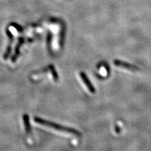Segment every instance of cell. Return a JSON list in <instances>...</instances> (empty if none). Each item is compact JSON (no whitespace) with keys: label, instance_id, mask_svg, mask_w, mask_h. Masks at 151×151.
Instances as JSON below:
<instances>
[{"label":"cell","instance_id":"6da1fadb","mask_svg":"<svg viewBox=\"0 0 151 151\" xmlns=\"http://www.w3.org/2000/svg\"><path fill=\"white\" fill-rule=\"evenodd\" d=\"M34 120L37 124L45 127L46 128L55 132V133L62 135L67 138L76 139L79 137L80 135H81L78 130L74 129L64 127L63 125L55 124V123L42 119L39 117H34Z\"/></svg>","mask_w":151,"mask_h":151},{"label":"cell","instance_id":"7a4b0ae2","mask_svg":"<svg viewBox=\"0 0 151 151\" xmlns=\"http://www.w3.org/2000/svg\"><path fill=\"white\" fill-rule=\"evenodd\" d=\"M31 79L33 81H39L45 78H49L52 81H57L58 80V74L54 65H49L47 68L41 69L39 71L35 72L31 75Z\"/></svg>","mask_w":151,"mask_h":151},{"label":"cell","instance_id":"3957f363","mask_svg":"<svg viewBox=\"0 0 151 151\" xmlns=\"http://www.w3.org/2000/svg\"><path fill=\"white\" fill-rule=\"evenodd\" d=\"M113 64H114L115 67L121 69L122 70H126V71H128L129 73H136L140 70V69L138 67H137V66L123 62V61L116 60L113 62Z\"/></svg>","mask_w":151,"mask_h":151},{"label":"cell","instance_id":"277c9868","mask_svg":"<svg viewBox=\"0 0 151 151\" xmlns=\"http://www.w3.org/2000/svg\"><path fill=\"white\" fill-rule=\"evenodd\" d=\"M79 78L81 79V81L83 84L85 88L86 89V90L91 94H94L96 93L95 88H94L93 85L89 81L88 78L87 77L86 74H85L84 73L81 72L79 73Z\"/></svg>","mask_w":151,"mask_h":151},{"label":"cell","instance_id":"5b68a950","mask_svg":"<svg viewBox=\"0 0 151 151\" xmlns=\"http://www.w3.org/2000/svg\"><path fill=\"white\" fill-rule=\"evenodd\" d=\"M23 124H24L27 139L30 143H32V142L33 141V134H32L31 125L29 121V117H28V116L27 114L23 115Z\"/></svg>","mask_w":151,"mask_h":151},{"label":"cell","instance_id":"8992f818","mask_svg":"<svg viewBox=\"0 0 151 151\" xmlns=\"http://www.w3.org/2000/svg\"><path fill=\"white\" fill-rule=\"evenodd\" d=\"M98 73L101 77L106 78L110 74V69L107 64L105 63H101L100 65L98 66Z\"/></svg>","mask_w":151,"mask_h":151}]
</instances>
